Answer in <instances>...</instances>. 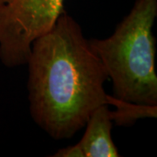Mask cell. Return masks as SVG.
<instances>
[{
	"label": "cell",
	"mask_w": 157,
	"mask_h": 157,
	"mask_svg": "<svg viewBox=\"0 0 157 157\" xmlns=\"http://www.w3.org/2000/svg\"><path fill=\"white\" fill-rule=\"evenodd\" d=\"M7 0H0V6H2L3 4H5Z\"/></svg>",
	"instance_id": "7"
},
{
	"label": "cell",
	"mask_w": 157,
	"mask_h": 157,
	"mask_svg": "<svg viewBox=\"0 0 157 157\" xmlns=\"http://www.w3.org/2000/svg\"><path fill=\"white\" fill-rule=\"evenodd\" d=\"M65 0H7L0 6V60L6 67L26 65L33 43L47 33Z\"/></svg>",
	"instance_id": "3"
},
{
	"label": "cell",
	"mask_w": 157,
	"mask_h": 157,
	"mask_svg": "<svg viewBox=\"0 0 157 157\" xmlns=\"http://www.w3.org/2000/svg\"><path fill=\"white\" fill-rule=\"evenodd\" d=\"M26 65L31 116L54 140L72 138L97 107L109 105L107 71L67 11L33 43Z\"/></svg>",
	"instance_id": "1"
},
{
	"label": "cell",
	"mask_w": 157,
	"mask_h": 157,
	"mask_svg": "<svg viewBox=\"0 0 157 157\" xmlns=\"http://www.w3.org/2000/svg\"><path fill=\"white\" fill-rule=\"evenodd\" d=\"M85 127L84 135L77 143L84 157L120 156L111 135L113 121L108 105L97 107L91 113Z\"/></svg>",
	"instance_id": "4"
},
{
	"label": "cell",
	"mask_w": 157,
	"mask_h": 157,
	"mask_svg": "<svg viewBox=\"0 0 157 157\" xmlns=\"http://www.w3.org/2000/svg\"><path fill=\"white\" fill-rule=\"evenodd\" d=\"M109 104L116 107L115 111H111L112 121L121 127L132 126L140 118H155L157 115V106L138 105L116 100L113 96H109Z\"/></svg>",
	"instance_id": "5"
},
{
	"label": "cell",
	"mask_w": 157,
	"mask_h": 157,
	"mask_svg": "<svg viewBox=\"0 0 157 157\" xmlns=\"http://www.w3.org/2000/svg\"><path fill=\"white\" fill-rule=\"evenodd\" d=\"M157 0H135L127 16L106 39H88L112 80L113 97L157 106L155 38Z\"/></svg>",
	"instance_id": "2"
},
{
	"label": "cell",
	"mask_w": 157,
	"mask_h": 157,
	"mask_svg": "<svg viewBox=\"0 0 157 157\" xmlns=\"http://www.w3.org/2000/svg\"><path fill=\"white\" fill-rule=\"evenodd\" d=\"M54 157H84L83 153L78 144L73 146H68L65 148H61L52 155Z\"/></svg>",
	"instance_id": "6"
}]
</instances>
